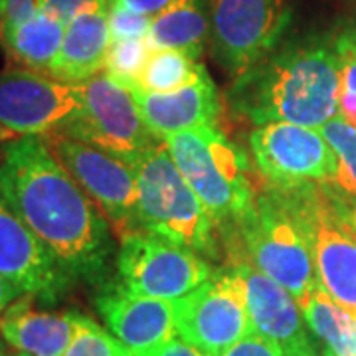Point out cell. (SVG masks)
Returning <instances> with one entry per match:
<instances>
[{"label": "cell", "instance_id": "cell-1", "mask_svg": "<svg viewBox=\"0 0 356 356\" xmlns=\"http://www.w3.org/2000/svg\"><path fill=\"white\" fill-rule=\"evenodd\" d=\"M0 182L16 214L70 277H102L113 255V229L44 137H18L4 147Z\"/></svg>", "mask_w": 356, "mask_h": 356}, {"label": "cell", "instance_id": "cell-2", "mask_svg": "<svg viewBox=\"0 0 356 356\" xmlns=\"http://www.w3.org/2000/svg\"><path fill=\"white\" fill-rule=\"evenodd\" d=\"M341 74L332 36L283 40L226 91L229 111L259 127L275 121L321 129L339 115Z\"/></svg>", "mask_w": 356, "mask_h": 356}, {"label": "cell", "instance_id": "cell-3", "mask_svg": "<svg viewBox=\"0 0 356 356\" xmlns=\"http://www.w3.org/2000/svg\"><path fill=\"white\" fill-rule=\"evenodd\" d=\"M175 165L186 178L218 232L236 222L254 204V170L250 156L218 125L182 131L165 139Z\"/></svg>", "mask_w": 356, "mask_h": 356}, {"label": "cell", "instance_id": "cell-4", "mask_svg": "<svg viewBox=\"0 0 356 356\" xmlns=\"http://www.w3.org/2000/svg\"><path fill=\"white\" fill-rule=\"evenodd\" d=\"M229 228L236 229L252 264L283 285L301 307L318 280L291 192L267 184L257 188L250 210Z\"/></svg>", "mask_w": 356, "mask_h": 356}, {"label": "cell", "instance_id": "cell-5", "mask_svg": "<svg viewBox=\"0 0 356 356\" xmlns=\"http://www.w3.org/2000/svg\"><path fill=\"white\" fill-rule=\"evenodd\" d=\"M137 175L139 229L191 248L206 259L220 257L218 226L175 165L165 140L133 165Z\"/></svg>", "mask_w": 356, "mask_h": 356}, {"label": "cell", "instance_id": "cell-6", "mask_svg": "<svg viewBox=\"0 0 356 356\" xmlns=\"http://www.w3.org/2000/svg\"><path fill=\"white\" fill-rule=\"evenodd\" d=\"M81 91V111L58 133L115 154L129 165H135L140 156L163 143L143 121L127 86L107 72L83 81Z\"/></svg>", "mask_w": 356, "mask_h": 356}, {"label": "cell", "instance_id": "cell-7", "mask_svg": "<svg viewBox=\"0 0 356 356\" xmlns=\"http://www.w3.org/2000/svg\"><path fill=\"white\" fill-rule=\"evenodd\" d=\"M210 50L232 79L259 64L285 40L287 0H208Z\"/></svg>", "mask_w": 356, "mask_h": 356}, {"label": "cell", "instance_id": "cell-8", "mask_svg": "<svg viewBox=\"0 0 356 356\" xmlns=\"http://www.w3.org/2000/svg\"><path fill=\"white\" fill-rule=\"evenodd\" d=\"M287 191L305 229L321 287L356 315V238L341 220L334 194L325 184Z\"/></svg>", "mask_w": 356, "mask_h": 356}, {"label": "cell", "instance_id": "cell-9", "mask_svg": "<svg viewBox=\"0 0 356 356\" xmlns=\"http://www.w3.org/2000/svg\"><path fill=\"white\" fill-rule=\"evenodd\" d=\"M117 273L129 291L177 301L210 280L214 267L191 248L139 229L121 240Z\"/></svg>", "mask_w": 356, "mask_h": 356}, {"label": "cell", "instance_id": "cell-10", "mask_svg": "<svg viewBox=\"0 0 356 356\" xmlns=\"http://www.w3.org/2000/svg\"><path fill=\"white\" fill-rule=\"evenodd\" d=\"M172 303L178 334L206 356H220L245 334L255 332L245 285L232 266L214 269L198 289Z\"/></svg>", "mask_w": 356, "mask_h": 356}, {"label": "cell", "instance_id": "cell-11", "mask_svg": "<svg viewBox=\"0 0 356 356\" xmlns=\"http://www.w3.org/2000/svg\"><path fill=\"white\" fill-rule=\"evenodd\" d=\"M44 139L65 170L99 206L119 242L139 232L137 175L133 165L64 133H50Z\"/></svg>", "mask_w": 356, "mask_h": 356}, {"label": "cell", "instance_id": "cell-12", "mask_svg": "<svg viewBox=\"0 0 356 356\" xmlns=\"http://www.w3.org/2000/svg\"><path fill=\"white\" fill-rule=\"evenodd\" d=\"M250 154L267 186L299 188L325 184L337 168V156L318 129L275 121L250 133Z\"/></svg>", "mask_w": 356, "mask_h": 356}, {"label": "cell", "instance_id": "cell-13", "mask_svg": "<svg viewBox=\"0 0 356 356\" xmlns=\"http://www.w3.org/2000/svg\"><path fill=\"white\" fill-rule=\"evenodd\" d=\"M81 105V83L24 67L0 74V127L14 137L58 133L72 123Z\"/></svg>", "mask_w": 356, "mask_h": 356}, {"label": "cell", "instance_id": "cell-14", "mask_svg": "<svg viewBox=\"0 0 356 356\" xmlns=\"http://www.w3.org/2000/svg\"><path fill=\"white\" fill-rule=\"evenodd\" d=\"M226 248V266L242 275L248 297V311L255 332L281 344L283 350L309 343L303 311L297 299L283 285L252 264L234 228L220 229Z\"/></svg>", "mask_w": 356, "mask_h": 356}, {"label": "cell", "instance_id": "cell-15", "mask_svg": "<svg viewBox=\"0 0 356 356\" xmlns=\"http://www.w3.org/2000/svg\"><path fill=\"white\" fill-rule=\"evenodd\" d=\"M0 275L26 295L54 301L70 283V275L16 214L0 182Z\"/></svg>", "mask_w": 356, "mask_h": 356}, {"label": "cell", "instance_id": "cell-16", "mask_svg": "<svg viewBox=\"0 0 356 356\" xmlns=\"http://www.w3.org/2000/svg\"><path fill=\"white\" fill-rule=\"evenodd\" d=\"M95 305L107 329L133 356H156L178 334L172 301L137 295L121 283H109L99 291Z\"/></svg>", "mask_w": 356, "mask_h": 356}, {"label": "cell", "instance_id": "cell-17", "mask_svg": "<svg viewBox=\"0 0 356 356\" xmlns=\"http://www.w3.org/2000/svg\"><path fill=\"white\" fill-rule=\"evenodd\" d=\"M125 86L137 102L143 121L161 140L182 131L218 125L222 105L210 76L196 86H188L170 93L145 91L137 83Z\"/></svg>", "mask_w": 356, "mask_h": 356}, {"label": "cell", "instance_id": "cell-18", "mask_svg": "<svg viewBox=\"0 0 356 356\" xmlns=\"http://www.w3.org/2000/svg\"><path fill=\"white\" fill-rule=\"evenodd\" d=\"M34 299L24 293L0 315V337L16 356H62L76 332V311H40Z\"/></svg>", "mask_w": 356, "mask_h": 356}, {"label": "cell", "instance_id": "cell-19", "mask_svg": "<svg viewBox=\"0 0 356 356\" xmlns=\"http://www.w3.org/2000/svg\"><path fill=\"white\" fill-rule=\"evenodd\" d=\"M109 0L77 14L65 24L62 48L54 60L50 76L67 83H83L105 72V60L111 46Z\"/></svg>", "mask_w": 356, "mask_h": 356}, {"label": "cell", "instance_id": "cell-20", "mask_svg": "<svg viewBox=\"0 0 356 356\" xmlns=\"http://www.w3.org/2000/svg\"><path fill=\"white\" fill-rule=\"evenodd\" d=\"M210 40V10L206 0H175L153 16L149 42L153 50H180L200 58Z\"/></svg>", "mask_w": 356, "mask_h": 356}, {"label": "cell", "instance_id": "cell-21", "mask_svg": "<svg viewBox=\"0 0 356 356\" xmlns=\"http://www.w3.org/2000/svg\"><path fill=\"white\" fill-rule=\"evenodd\" d=\"M65 24L40 10L32 20L0 30V44L16 64L24 70L50 74L51 64L62 48Z\"/></svg>", "mask_w": 356, "mask_h": 356}, {"label": "cell", "instance_id": "cell-22", "mask_svg": "<svg viewBox=\"0 0 356 356\" xmlns=\"http://www.w3.org/2000/svg\"><path fill=\"white\" fill-rule=\"evenodd\" d=\"M301 311L309 329L337 356H356V315L339 305L318 283Z\"/></svg>", "mask_w": 356, "mask_h": 356}, {"label": "cell", "instance_id": "cell-23", "mask_svg": "<svg viewBox=\"0 0 356 356\" xmlns=\"http://www.w3.org/2000/svg\"><path fill=\"white\" fill-rule=\"evenodd\" d=\"M208 77V72L196 58L180 50H153L140 77L139 88L153 93H170L188 86H196Z\"/></svg>", "mask_w": 356, "mask_h": 356}, {"label": "cell", "instance_id": "cell-24", "mask_svg": "<svg viewBox=\"0 0 356 356\" xmlns=\"http://www.w3.org/2000/svg\"><path fill=\"white\" fill-rule=\"evenodd\" d=\"M337 156V168L325 186L343 202H356V129L341 115L318 129Z\"/></svg>", "mask_w": 356, "mask_h": 356}, {"label": "cell", "instance_id": "cell-25", "mask_svg": "<svg viewBox=\"0 0 356 356\" xmlns=\"http://www.w3.org/2000/svg\"><path fill=\"white\" fill-rule=\"evenodd\" d=\"M62 356H133L113 332L103 329L93 318L76 313V332Z\"/></svg>", "mask_w": 356, "mask_h": 356}, {"label": "cell", "instance_id": "cell-26", "mask_svg": "<svg viewBox=\"0 0 356 356\" xmlns=\"http://www.w3.org/2000/svg\"><path fill=\"white\" fill-rule=\"evenodd\" d=\"M153 51L149 38L115 40L109 46L105 72L121 83H135L145 70V64Z\"/></svg>", "mask_w": 356, "mask_h": 356}, {"label": "cell", "instance_id": "cell-27", "mask_svg": "<svg viewBox=\"0 0 356 356\" xmlns=\"http://www.w3.org/2000/svg\"><path fill=\"white\" fill-rule=\"evenodd\" d=\"M109 32L111 42L115 40H139L149 38L153 18L145 14L133 13L125 6L109 0Z\"/></svg>", "mask_w": 356, "mask_h": 356}, {"label": "cell", "instance_id": "cell-28", "mask_svg": "<svg viewBox=\"0 0 356 356\" xmlns=\"http://www.w3.org/2000/svg\"><path fill=\"white\" fill-rule=\"evenodd\" d=\"M332 42L339 58L341 88L356 93V26H343L332 34Z\"/></svg>", "mask_w": 356, "mask_h": 356}, {"label": "cell", "instance_id": "cell-29", "mask_svg": "<svg viewBox=\"0 0 356 356\" xmlns=\"http://www.w3.org/2000/svg\"><path fill=\"white\" fill-rule=\"evenodd\" d=\"M220 356H285V353L275 341L266 339L259 332H250L226 348Z\"/></svg>", "mask_w": 356, "mask_h": 356}, {"label": "cell", "instance_id": "cell-30", "mask_svg": "<svg viewBox=\"0 0 356 356\" xmlns=\"http://www.w3.org/2000/svg\"><path fill=\"white\" fill-rule=\"evenodd\" d=\"M38 13V0H0V30L28 22Z\"/></svg>", "mask_w": 356, "mask_h": 356}, {"label": "cell", "instance_id": "cell-31", "mask_svg": "<svg viewBox=\"0 0 356 356\" xmlns=\"http://www.w3.org/2000/svg\"><path fill=\"white\" fill-rule=\"evenodd\" d=\"M38 2L42 13L50 14L62 24H67L76 18L77 14L99 4L103 0H38Z\"/></svg>", "mask_w": 356, "mask_h": 356}, {"label": "cell", "instance_id": "cell-32", "mask_svg": "<svg viewBox=\"0 0 356 356\" xmlns=\"http://www.w3.org/2000/svg\"><path fill=\"white\" fill-rule=\"evenodd\" d=\"M117 4L125 6L133 13L145 14V16H156L159 13H163L166 6H170L175 0H113Z\"/></svg>", "mask_w": 356, "mask_h": 356}, {"label": "cell", "instance_id": "cell-33", "mask_svg": "<svg viewBox=\"0 0 356 356\" xmlns=\"http://www.w3.org/2000/svg\"><path fill=\"white\" fill-rule=\"evenodd\" d=\"M156 356H206L200 350V348H196L194 344L186 343L182 337H175L170 343H166L163 348H161V353Z\"/></svg>", "mask_w": 356, "mask_h": 356}, {"label": "cell", "instance_id": "cell-34", "mask_svg": "<svg viewBox=\"0 0 356 356\" xmlns=\"http://www.w3.org/2000/svg\"><path fill=\"white\" fill-rule=\"evenodd\" d=\"M22 295H24V293L20 291L13 281H8L6 277L0 275V315H2L8 307L13 305L18 297H22Z\"/></svg>", "mask_w": 356, "mask_h": 356}, {"label": "cell", "instance_id": "cell-35", "mask_svg": "<svg viewBox=\"0 0 356 356\" xmlns=\"http://www.w3.org/2000/svg\"><path fill=\"white\" fill-rule=\"evenodd\" d=\"M334 198H337V196H334ZM337 202H339V214H341V220L344 222V226L348 228V232L356 238V202H343V200H339V198H337Z\"/></svg>", "mask_w": 356, "mask_h": 356}, {"label": "cell", "instance_id": "cell-36", "mask_svg": "<svg viewBox=\"0 0 356 356\" xmlns=\"http://www.w3.org/2000/svg\"><path fill=\"white\" fill-rule=\"evenodd\" d=\"M283 353H285V356H317V350H315V346H313L311 341L309 343L297 344V346H291V348H287Z\"/></svg>", "mask_w": 356, "mask_h": 356}, {"label": "cell", "instance_id": "cell-37", "mask_svg": "<svg viewBox=\"0 0 356 356\" xmlns=\"http://www.w3.org/2000/svg\"><path fill=\"white\" fill-rule=\"evenodd\" d=\"M14 135L10 131H6L4 127H0V143H4V140H13Z\"/></svg>", "mask_w": 356, "mask_h": 356}, {"label": "cell", "instance_id": "cell-38", "mask_svg": "<svg viewBox=\"0 0 356 356\" xmlns=\"http://www.w3.org/2000/svg\"><path fill=\"white\" fill-rule=\"evenodd\" d=\"M323 356H337L334 353H331L329 348H325V353H323Z\"/></svg>", "mask_w": 356, "mask_h": 356}, {"label": "cell", "instance_id": "cell-39", "mask_svg": "<svg viewBox=\"0 0 356 356\" xmlns=\"http://www.w3.org/2000/svg\"><path fill=\"white\" fill-rule=\"evenodd\" d=\"M0 356H10L6 350H4V348H2V344H0Z\"/></svg>", "mask_w": 356, "mask_h": 356}]
</instances>
